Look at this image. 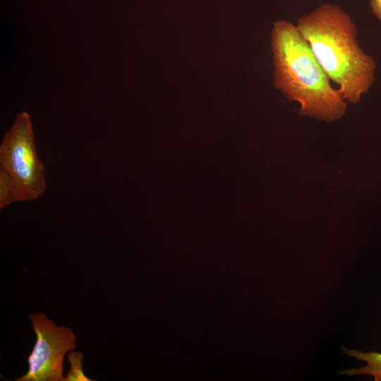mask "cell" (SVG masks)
I'll return each instance as SVG.
<instances>
[{
	"label": "cell",
	"mask_w": 381,
	"mask_h": 381,
	"mask_svg": "<svg viewBox=\"0 0 381 381\" xmlns=\"http://www.w3.org/2000/svg\"><path fill=\"white\" fill-rule=\"evenodd\" d=\"M18 201H20V196L16 183L4 169L0 168V209Z\"/></svg>",
	"instance_id": "6"
},
{
	"label": "cell",
	"mask_w": 381,
	"mask_h": 381,
	"mask_svg": "<svg viewBox=\"0 0 381 381\" xmlns=\"http://www.w3.org/2000/svg\"><path fill=\"white\" fill-rule=\"evenodd\" d=\"M36 342L28 356V370L16 381H66L63 363L66 353L76 347V337L68 327L57 326L42 312L30 315Z\"/></svg>",
	"instance_id": "4"
},
{
	"label": "cell",
	"mask_w": 381,
	"mask_h": 381,
	"mask_svg": "<svg viewBox=\"0 0 381 381\" xmlns=\"http://www.w3.org/2000/svg\"><path fill=\"white\" fill-rule=\"evenodd\" d=\"M343 352L349 356L366 362V365L361 368H352L342 372L348 375H369L374 377L375 381H381V353L375 351L364 352L354 349H349L342 346Z\"/></svg>",
	"instance_id": "5"
},
{
	"label": "cell",
	"mask_w": 381,
	"mask_h": 381,
	"mask_svg": "<svg viewBox=\"0 0 381 381\" xmlns=\"http://www.w3.org/2000/svg\"><path fill=\"white\" fill-rule=\"evenodd\" d=\"M296 25L344 99L358 103L375 81L377 64L360 47L351 16L337 5L325 3L300 17Z\"/></svg>",
	"instance_id": "1"
},
{
	"label": "cell",
	"mask_w": 381,
	"mask_h": 381,
	"mask_svg": "<svg viewBox=\"0 0 381 381\" xmlns=\"http://www.w3.org/2000/svg\"><path fill=\"white\" fill-rule=\"evenodd\" d=\"M0 168L16 183L20 201L36 200L45 192L44 166L37 155L32 121L27 112L17 116L3 138Z\"/></svg>",
	"instance_id": "3"
},
{
	"label": "cell",
	"mask_w": 381,
	"mask_h": 381,
	"mask_svg": "<svg viewBox=\"0 0 381 381\" xmlns=\"http://www.w3.org/2000/svg\"><path fill=\"white\" fill-rule=\"evenodd\" d=\"M270 44L274 86L289 101L299 103V114L326 122L341 118L346 100L339 88L332 87L297 25L276 21Z\"/></svg>",
	"instance_id": "2"
},
{
	"label": "cell",
	"mask_w": 381,
	"mask_h": 381,
	"mask_svg": "<svg viewBox=\"0 0 381 381\" xmlns=\"http://www.w3.org/2000/svg\"><path fill=\"white\" fill-rule=\"evenodd\" d=\"M370 5L373 15L381 20V0H370Z\"/></svg>",
	"instance_id": "8"
},
{
	"label": "cell",
	"mask_w": 381,
	"mask_h": 381,
	"mask_svg": "<svg viewBox=\"0 0 381 381\" xmlns=\"http://www.w3.org/2000/svg\"><path fill=\"white\" fill-rule=\"evenodd\" d=\"M83 353L82 351H71L68 356V361L71 368L65 377L66 381H91L85 374L83 370Z\"/></svg>",
	"instance_id": "7"
}]
</instances>
